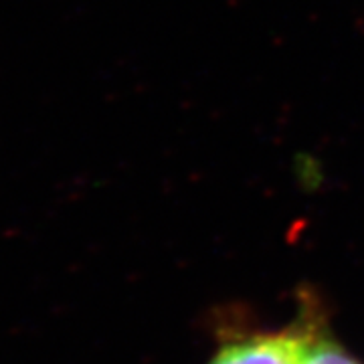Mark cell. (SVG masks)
<instances>
[{"label": "cell", "instance_id": "1", "mask_svg": "<svg viewBox=\"0 0 364 364\" xmlns=\"http://www.w3.org/2000/svg\"><path fill=\"white\" fill-rule=\"evenodd\" d=\"M324 320L320 308L304 306L298 318L286 328L223 340L208 364H298L301 352Z\"/></svg>", "mask_w": 364, "mask_h": 364}, {"label": "cell", "instance_id": "2", "mask_svg": "<svg viewBox=\"0 0 364 364\" xmlns=\"http://www.w3.org/2000/svg\"><path fill=\"white\" fill-rule=\"evenodd\" d=\"M298 364H364L346 350L328 330L326 320L318 326L314 336L301 352Z\"/></svg>", "mask_w": 364, "mask_h": 364}]
</instances>
